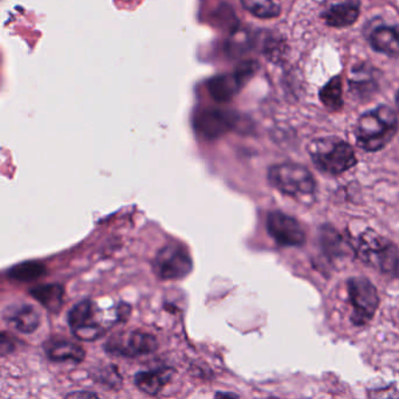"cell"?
I'll list each match as a JSON object with an SVG mask.
<instances>
[{"label":"cell","instance_id":"cell-1","mask_svg":"<svg viewBox=\"0 0 399 399\" xmlns=\"http://www.w3.org/2000/svg\"><path fill=\"white\" fill-rule=\"evenodd\" d=\"M395 110L381 106L361 116L355 129L358 147L365 152H378L391 142L398 131Z\"/></svg>","mask_w":399,"mask_h":399},{"label":"cell","instance_id":"cell-2","mask_svg":"<svg viewBox=\"0 0 399 399\" xmlns=\"http://www.w3.org/2000/svg\"><path fill=\"white\" fill-rule=\"evenodd\" d=\"M310 154L317 169L329 175H341L357 162L351 145L335 137L313 140Z\"/></svg>","mask_w":399,"mask_h":399},{"label":"cell","instance_id":"cell-3","mask_svg":"<svg viewBox=\"0 0 399 399\" xmlns=\"http://www.w3.org/2000/svg\"><path fill=\"white\" fill-rule=\"evenodd\" d=\"M358 254L364 263L382 273H399V251L396 245L375 231L368 230L358 240Z\"/></svg>","mask_w":399,"mask_h":399},{"label":"cell","instance_id":"cell-4","mask_svg":"<svg viewBox=\"0 0 399 399\" xmlns=\"http://www.w3.org/2000/svg\"><path fill=\"white\" fill-rule=\"evenodd\" d=\"M68 324L74 336L85 342L101 338L112 326L106 322L103 312L90 300H83L69 310Z\"/></svg>","mask_w":399,"mask_h":399},{"label":"cell","instance_id":"cell-5","mask_svg":"<svg viewBox=\"0 0 399 399\" xmlns=\"http://www.w3.org/2000/svg\"><path fill=\"white\" fill-rule=\"evenodd\" d=\"M268 180L275 189L288 196H310L317 183L310 170L300 164L284 163L268 170Z\"/></svg>","mask_w":399,"mask_h":399},{"label":"cell","instance_id":"cell-6","mask_svg":"<svg viewBox=\"0 0 399 399\" xmlns=\"http://www.w3.org/2000/svg\"><path fill=\"white\" fill-rule=\"evenodd\" d=\"M152 268L161 280H180L192 272L194 263L183 245L170 242L157 253Z\"/></svg>","mask_w":399,"mask_h":399},{"label":"cell","instance_id":"cell-7","mask_svg":"<svg viewBox=\"0 0 399 399\" xmlns=\"http://www.w3.org/2000/svg\"><path fill=\"white\" fill-rule=\"evenodd\" d=\"M348 294L353 306L351 322L355 326L369 324L379 305L376 287L367 277H351L348 281Z\"/></svg>","mask_w":399,"mask_h":399},{"label":"cell","instance_id":"cell-8","mask_svg":"<svg viewBox=\"0 0 399 399\" xmlns=\"http://www.w3.org/2000/svg\"><path fill=\"white\" fill-rule=\"evenodd\" d=\"M258 65L254 61H245L234 72L213 76L206 83L210 96L218 103H225L233 99L245 83L256 73Z\"/></svg>","mask_w":399,"mask_h":399},{"label":"cell","instance_id":"cell-9","mask_svg":"<svg viewBox=\"0 0 399 399\" xmlns=\"http://www.w3.org/2000/svg\"><path fill=\"white\" fill-rule=\"evenodd\" d=\"M159 342L155 336L145 331H133L114 335L106 344V350L112 355L138 357L155 353Z\"/></svg>","mask_w":399,"mask_h":399},{"label":"cell","instance_id":"cell-10","mask_svg":"<svg viewBox=\"0 0 399 399\" xmlns=\"http://www.w3.org/2000/svg\"><path fill=\"white\" fill-rule=\"evenodd\" d=\"M237 123L234 113L224 109L206 108L196 113L194 128L203 140H215L230 133Z\"/></svg>","mask_w":399,"mask_h":399},{"label":"cell","instance_id":"cell-11","mask_svg":"<svg viewBox=\"0 0 399 399\" xmlns=\"http://www.w3.org/2000/svg\"><path fill=\"white\" fill-rule=\"evenodd\" d=\"M266 225L268 234L281 246L298 247L306 242L303 225L293 217L274 211L267 217Z\"/></svg>","mask_w":399,"mask_h":399},{"label":"cell","instance_id":"cell-12","mask_svg":"<svg viewBox=\"0 0 399 399\" xmlns=\"http://www.w3.org/2000/svg\"><path fill=\"white\" fill-rule=\"evenodd\" d=\"M324 22L331 27L342 29L356 22L360 15L358 0H335L322 12Z\"/></svg>","mask_w":399,"mask_h":399},{"label":"cell","instance_id":"cell-13","mask_svg":"<svg viewBox=\"0 0 399 399\" xmlns=\"http://www.w3.org/2000/svg\"><path fill=\"white\" fill-rule=\"evenodd\" d=\"M43 349L47 357L55 362H73L81 363L86 353L82 347L69 341L67 338H52L43 343Z\"/></svg>","mask_w":399,"mask_h":399},{"label":"cell","instance_id":"cell-14","mask_svg":"<svg viewBox=\"0 0 399 399\" xmlns=\"http://www.w3.org/2000/svg\"><path fill=\"white\" fill-rule=\"evenodd\" d=\"M5 320L22 334H32L39 328L40 314L31 305L8 307L4 312Z\"/></svg>","mask_w":399,"mask_h":399},{"label":"cell","instance_id":"cell-15","mask_svg":"<svg viewBox=\"0 0 399 399\" xmlns=\"http://www.w3.org/2000/svg\"><path fill=\"white\" fill-rule=\"evenodd\" d=\"M369 41L375 51L392 58H398L399 26H378L372 29Z\"/></svg>","mask_w":399,"mask_h":399},{"label":"cell","instance_id":"cell-16","mask_svg":"<svg viewBox=\"0 0 399 399\" xmlns=\"http://www.w3.org/2000/svg\"><path fill=\"white\" fill-rule=\"evenodd\" d=\"M173 370L169 368H159L156 370L142 371L135 376V384L140 391L150 396L159 395L169 383Z\"/></svg>","mask_w":399,"mask_h":399},{"label":"cell","instance_id":"cell-17","mask_svg":"<svg viewBox=\"0 0 399 399\" xmlns=\"http://www.w3.org/2000/svg\"><path fill=\"white\" fill-rule=\"evenodd\" d=\"M29 293L33 298H36L40 305H43L51 313H58L61 310L65 291L60 284H41L31 289Z\"/></svg>","mask_w":399,"mask_h":399},{"label":"cell","instance_id":"cell-18","mask_svg":"<svg viewBox=\"0 0 399 399\" xmlns=\"http://www.w3.org/2000/svg\"><path fill=\"white\" fill-rule=\"evenodd\" d=\"M341 76H335L321 89L320 100L331 112H340L343 108Z\"/></svg>","mask_w":399,"mask_h":399},{"label":"cell","instance_id":"cell-19","mask_svg":"<svg viewBox=\"0 0 399 399\" xmlns=\"http://www.w3.org/2000/svg\"><path fill=\"white\" fill-rule=\"evenodd\" d=\"M246 11L260 19L277 18L281 8L277 0H240Z\"/></svg>","mask_w":399,"mask_h":399},{"label":"cell","instance_id":"cell-20","mask_svg":"<svg viewBox=\"0 0 399 399\" xmlns=\"http://www.w3.org/2000/svg\"><path fill=\"white\" fill-rule=\"evenodd\" d=\"M45 273H46V267L43 263L38 261H26L11 267L8 270V277L12 280L27 282L36 280Z\"/></svg>","mask_w":399,"mask_h":399},{"label":"cell","instance_id":"cell-21","mask_svg":"<svg viewBox=\"0 0 399 399\" xmlns=\"http://www.w3.org/2000/svg\"><path fill=\"white\" fill-rule=\"evenodd\" d=\"M350 89H353L357 96L369 97L371 94L375 93V90L377 89V85L371 74L360 68L354 72L353 80L350 81Z\"/></svg>","mask_w":399,"mask_h":399},{"label":"cell","instance_id":"cell-22","mask_svg":"<svg viewBox=\"0 0 399 399\" xmlns=\"http://www.w3.org/2000/svg\"><path fill=\"white\" fill-rule=\"evenodd\" d=\"M68 398H78V397H97L96 393H93V392H75V393H71V395L67 396Z\"/></svg>","mask_w":399,"mask_h":399},{"label":"cell","instance_id":"cell-23","mask_svg":"<svg viewBox=\"0 0 399 399\" xmlns=\"http://www.w3.org/2000/svg\"><path fill=\"white\" fill-rule=\"evenodd\" d=\"M396 103H397V107L399 109V92L397 93V96H396Z\"/></svg>","mask_w":399,"mask_h":399}]
</instances>
